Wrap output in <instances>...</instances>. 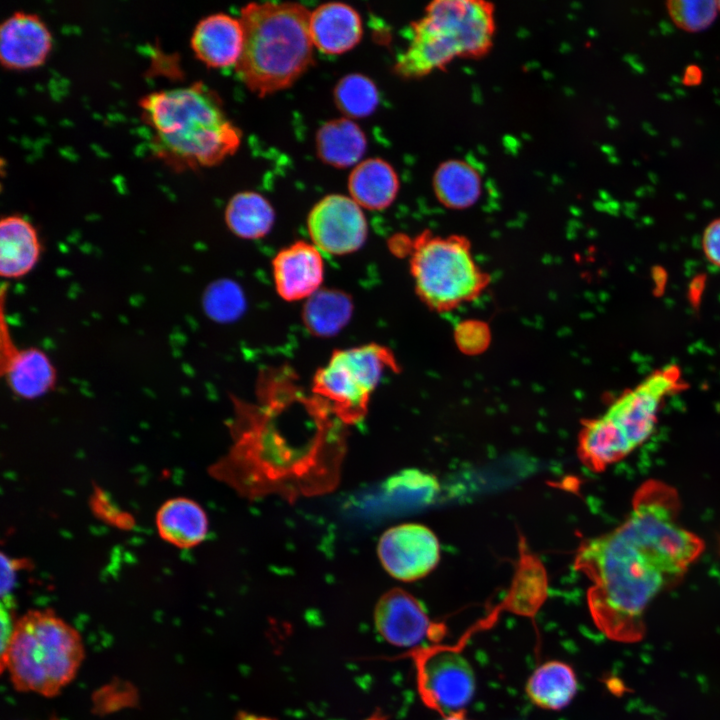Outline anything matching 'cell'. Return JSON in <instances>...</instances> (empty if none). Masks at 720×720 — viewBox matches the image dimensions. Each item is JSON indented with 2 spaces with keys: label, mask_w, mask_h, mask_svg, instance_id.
<instances>
[{
  "label": "cell",
  "mask_w": 720,
  "mask_h": 720,
  "mask_svg": "<svg viewBox=\"0 0 720 720\" xmlns=\"http://www.w3.org/2000/svg\"><path fill=\"white\" fill-rule=\"evenodd\" d=\"M679 515L677 491L648 480L634 493L618 527L579 545L574 567L591 583L588 608L608 638L640 640L647 606L701 555L702 539L682 525Z\"/></svg>",
  "instance_id": "obj_1"
},
{
  "label": "cell",
  "mask_w": 720,
  "mask_h": 720,
  "mask_svg": "<svg viewBox=\"0 0 720 720\" xmlns=\"http://www.w3.org/2000/svg\"><path fill=\"white\" fill-rule=\"evenodd\" d=\"M139 106L153 130L154 154L175 169L216 165L240 146V129L202 82L150 92Z\"/></svg>",
  "instance_id": "obj_2"
},
{
  "label": "cell",
  "mask_w": 720,
  "mask_h": 720,
  "mask_svg": "<svg viewBox=\"0 0 720 720\" xmlns=\"http://www.w3.org/2000/svg\"><path fill=\"white\" fill-rule=\"evenodd\" d=\"M311 12L294 2L249 3L240 10L244 46L235 66L259 97L289 88L313 62Z\"/></svg>",
  "instance_id": "obj_3"
},
{
  "label": "cell",
  "mask_w": 720,
  "mask_h": 720,
  "mask_svg": "<svg viewBox=\"0 0 720 720\" xmlns=\"http://www.w3.org/2000/svg\"><path fill=\"white\" fill-rule=\"evenodd\" d=\"M83 658L74 627L50 610H31L14 622L1 664L15 689L52 697L74 679Z\"/></svg>",
  "instance_id": "obj_4"
},
{
  "label": "cell",
  "mask_w": 720,
  "mask_h": 720,
  "mask_svg": "<svg viewBox=\"0 0 720 720\" xmlns=\"http://www.w3.org/2000/svg\"><path fill=\"white\" fill-rule=\"evenodd\" d=\"M684 383L674 365L658 369L623 392L597 418L583 421L578 457L593 472H602L641 446L653 433L664 400Z\"/></svg>",
  "instance_id": "obj_5"
},
{
  "label": "cell",
  "mask_w": 720,
  "mask_h": 720,
  "mask_svg": "<svg viewBox=\"0 0 720 720\" xmlns=\"http://www.w3.org/2000/svg\"><path fill=\"white\" fill-rule=\"evenodd\" d=\"M493 8L475 0H437L413 25V37L395 69L407 77L439 69L457 57L478 56L490 46Z\"/></svg>",
  "instance_id": "obj_6"
},
{
  "label": "cell",
  "mask_w": 720,
  "mask_h": 720,
  "mask_svg": "<svg viewBox=\"0 0 720 720\" xmlns=\"http://www.w3.org/2000/svg\"><path fill=\"white\" fill-rule=\"evenodd\" d=\"M411 248L416 293L434 311H450L476 299L489 283L464 237L422 233Z\"/></svg>",
  "instance_id": "obj_7"
},
{
  "label": "cell",
  "mask_w": 720,
  "mask_h": 720,
  "mask_svg": "<svg viewBox=\"0 0 720 720\" xmlns=\"http://www.w3.org/2000/svg\"><path fill=\"white\" fill-rule=\"evenodd\" d=\"M397 368L392 351L380 344L336 350L315 373L312 391L338 418L354 423L366 414L384 373Z\"/></svg>",
  "instance_id": "obj_8"
},
{
  "label": "cell",
  "mask_w": 720,
  "mask_h": 720,
  "mask_svg": "<svg viewBox=\"0 0 720 720\" xmlns=\"http://www.w3.org/2000/svg\"><path fill=\"white\" fill-rule=\"evenodd\" d=\"M410 656L423 703L441 716L464 711L476 689L474 671L467 658L458 649L447 646L418 647Z\"/></svg>",
  "instance_id": "obj_9"
},
{
  "label": "cell",
  "mask_w": 720,
  "mask_h": 720,
  "mask_svg": "<svg viewBox=\"0 0 720 720\" xmlns=\"http://www.w3.org/2000/svg\"><path fill=\"white\" fill-rule=\"evenodd\" d=\"M7 286L1 287L0 375L18 398L35 400L54 390L57 370L48 354L35 346L20 347L15 342L5 313Z\"/></svg>",
  "instance_id": "obj_10"
},
{
  "label": "cell",
  "mask_w": 720,
  "mask_h": 720,
  "mask_svg": "<svg viewBox=\"0 0 720 720\" xmlns=\"http://www.w3.org/2000/svg\"><path fill=\"white\" fill-rule=\"evenodd\" d=\"M307 229L312 244L335 256L355 252L368 235L362 208L342 194H330L319 200L308 214Z\"/></svg>",
  "instance_id": "obj_11"
},
{
  "label": "cell",
  "mask_w": 720,
  "mask_h": 720,
  "mask_svg": "<svg viewBox=\"0 0 720 720\" xmlns=\"http://www.w3.org/2000/svg\"><path fill=\"white\" fill-rule=\"evenodd\" d=\"M377 553L391 576L401 581H414L437 566L440 545L436 535L426 526L406 523L383 533Z\"/></svg>",
  "instance_id": "obj_12"
},
{
  "label": "cell",
  "mask_w": 720,
  "mask_h": 720,
  "mask_svg": "<svg viewBox=\"0 0 720 720\" xmlns=\"http://www.w3.org/2000/svg\"><path fill=\"white\" fill-rule=\"evenodd\" d=\"M375 626L389 643L418 648L425 640L440 637L442 625L430 620L421 603L403 589L386 592L375 608Z\"/></svg>",
  "instance_id": "obj_13"
},
{
  "label": "cell",
  "mask_w": 720,
  "mask_h": 720,
  "mask_svg": "<svg viewBox=\"0 0 720 720\" xmlns=\"http://www.w3.org/2000/svg\"><path fill=\"white\" fill-rule=\"evenodd\" d=\"M272 272L281 298L286 301L308 299L323 281V257L314 244L296 241L276 254Z\"/></svg>",
  "instance_id": "obj_14"
},
{
  "label": "cell",
  "mask_w": 720,
  "mask_h": 720,
  "mask_svg": "<svg viewBox=\"0 0 720 720\" xmlns=\"http://www.w3.org/2000/svg\"><path fill=\"white\" fill-rule=\"evenodd\" d=\"M51 46V32L35 13L15 11L0 25V60L8 68L40 65Z\"/></svg>",
  "instance_id": "obj_15"
},
{
  "label": "cell",
  "mask_w": 720,
  "mask_h": 720,
  "mask_svg": "<svg viewBox=\"0 0 720 720\" xmlns=\"http://www.w3.org/2000/svg\"><path fill=\"white\" fill-rule=\"evenodd\" d=\"M244 46V29L239 18L213 13L199 20L191 47L197 58L209 67L236 66Z\"/></svg>",
  "instance_id": "obj_16"
},
{
  "label": "cell",
  "mask_w": 720,
  "mask_h": 720,
  "mask_svg": "<svg viewBox=\"0 0 720 720\" xmlns=\"http://www.w3.org/2000/svg\"><path fill=\"white\" fill-rule=\"evenodd\" d=\"M309 26L314 47L327 55H339L353 49L363 35L359 13L342 2L318 6L310 14Z\"/></svg>",
  "instance_id": "obj_17"
},
{
  "label": "cell",
  "mask_w": 720,
  "mask_h": 720,
  "mask_svg": "<svg viewBox=\"0 0 720 720\" xmlns=\"http://www.w3.org/2000/svg\"><path fill=\"white\" fill-rule=\"evenodd\" d=\"M42 245L34 225L18 214L0 220V275L15 280L27 276L38 264Z\"/></svg>",
  "instance_id": "obj_18"
},
{
  "label": "cell",
  "mask_w": 720,
  "mask_h": 720,
  "mask_svg": "<svg viewBox=\"0 0 720 720\" xmlns=\"http://www.w3.org/2000/svg\"><path fill=\"white\" fill-rule=\"evenodd\" d=\"M159 536L167 543L189 549L199 545L208 533V518L194 500L175 497L164 502L156 514Z\"/></svg>",
  "instance_id": "obj_19"
},
{
  "label": "cell",
  "mask_w": 720,
  "mask_h": 720,
  "mask_svg": "<svg viewBox=\"0 0 720 720\" xmlns=\"http://www.w3.org/2000/svg\"><path fill=\"white\" fill-rule=\"evenodd\" d=\"M350 197L361 207L372 211L388 208L399 191V179L394 168L380 158L361 161L348 179Z\"/></svg>",
  "instance_id": "obj_20"
},
{
  "label": "cell",
  "mask_w": 720,
  "mask_h": 720,
  "mask_svg": "<svg viewBox=\"0 0 720 720\" xmlns=\"http://www.w3.org/2000/svg\"><path fill=\"white\" fill-rule=\"evenodd\" d=\"M315 141L319 158L335 168L355 167L367 148L362 129L345 117L324 123L318 129Z\"/></svg>",
  "instance_id": "obj_21"
},
{
  "label": "cell",
  "mask_w": 720,
  "mask_h": 720,
  "mask_svg": "<svg viewBox=\"0 0 720 720\" xmlns=\"http://www.w3.org/2000/svg\"><path fill=\"white\" fill-rule=\"evenodd\" d=\"M578 688L574 670L562 661H548L537 667L528 678V698L546 710H561L576 695Z\"/></svg>",
  "instance_id": "obj_22"
},
{
  "label": "cell",
  "mask_w": 720,
  "mask_h": 720,
  "mask_svg": "<svg viewBox=\"0 0 720 720\" xmlns=\"http://www.w3.org/2000/svg\"><path fill=\"white\" fill-rule=\"evenodd\" d=\"M353 302L344 291L320 288L306 299L302 317L306 329L317 337L338 334L350 321Z\"/></svg>",
  "instance_id": "obj_23"
},
{
  "label": "cell",
  "mask_w": 720,
  "mask_h": 720,
  "mask_svg": "<svg viewBox=\"0 0 720 720\" xmlns=\"http://www.w3.org/2000/svg\"><path fill=\"white\" fill-rule=\"evenodd\" d=\"M225 223L242 239L255 240L266 236L275 221L274 208L261 194L243 191L231 197L225 208Z\"/></svg>",
  "instance_id": "obj_24"
},
{
  "label": "cell",
  "mask_w": 720,
  "mask_h": 720,
  "mask_svg": "<svg viewBox=\"0 0 720 720\" xmlns=\"http://www.w3.org/2000/svg\"><path fill=\"white\" fill-rule=\"evenodd\" d=\"M433 188L444 206L465 209L479 199L482 182L479 173L470 164L461 160H448L436 170Z\"/></svg>",
  "instance_id": "obj_25"
},
{
  "label": "cell",
  "mask_w": 720,
  "mask_h": 720,
  "mask_svg": "<svg viewBox=\"0 0 720 720\" xmlns=\"http://www.w3.org/2000/svg\"><path fill=\"white\" fill-rule=\"evenodd\" d=\"M334 99L338 109L347 117L364 118L376 110L379 92L370 78L352 73L339 80L334 89Z\"/></svg>",
  "instance_id": "obj_26"
},
{
  "label": "cell",
  "mask_w": 720,
  "mask_h": 720,
  "mask_svg": "<svg viewBox=\"0 0 720 720\" xmlns=\"http://www.w3.org/2000/svg\"><path fill=\"white\" fill-rule=\"evenodd\" d=\"M205 314L213 321L229 323L240 318L246 309V299L241 287L233 280L213 281L202 297Z\"/></svg>",
  "instance_id": "obj_27"
},
{
  "label": "cell",
  "mask_w": 720,
  "mask_h": 720,
  "mask_svg": "<svg viewBox=\"0 0 720 720\" xmlns=\"http://www.w3.org/2000/svg\"><path fill=\"white\" fill-rule=\"evenodd\" d=\"M667 12L673 23L686 32H699L708 28L717 16V1L670 0Z\"/></svg>",
  "instance_id": "obj_28"
},
{
  "label": "cell",
  "mask_w": 720,
  "mask_h": 720,
  "mask_svg": "<svg viewBox=\"0 0 720 720\" xmlns=\"http://www.w3.org/2000/svg\"><path fill=\"white\" fill-rule=\"evenodd\" d=\"M456 342L466 353L482 351L488 344V328L478 321H465L456 328Z\"/></svg>",
  "instance_id": "obj_29"
},
{
  "label": "cell",
  "mask_w": 720,
  "mask_h": 720,
  "mask_svg": "<svg viewBox=\"0 0 720 720\" xmlns=\"http://www.w3.org/2000/svg\"><path fill=\"white\" fill-rule=\"evenodd\" d=\"M702 249L706 259L720 268V218L711 221L704 229Z\"/></svg>",
  "instance_id": "obj_30"
},
{
  "label": "cell",
  "mask_w": 720,
  "mask_h": 720,
  "mask_svg": "<svg viewBox=\"0 0 720 720\" xmlns=\"http://www.w3.org/2000/svg\"><path fill=\"white\" fill-rule=\"evenodd\" d=\"M702 71L698 66L690 65L686 68L683 76V82L686 85H697L701 82Z\"/></svg>",
  "instance_id": "obj_31"
},
{
  "label": "cell",
  "mask_w": 720,
  "mask_h": 720,
  "mask_svg": "<svg viewBox=\"0 0 720 720\" xmlns=\"http://www.w3.org/2000/svg\"><path fill=\"white\" fill-rule=\"evenodd\" d=\"M440 720H469V719L466 717L464 711H460V712H456V713L449 714L446 716H442V719H440Z\"/></svg>",
  "instance_id": "obj_32"
},
{
  "label": "cell",
  "mask_w": 720,
  "mask_h": 720,
  "mask_svg": "<svg viewBox=\"0 0 720 720\" xmlns=\"http://www.w3.org/2000/svg\"><path fill=\"white\" fill-rule=\"evenodd\" d=\"M717 7H718V10L720 11V1H717Z\"/></svg>",
  "instance_id": "obj_33"
}]
</instances>
